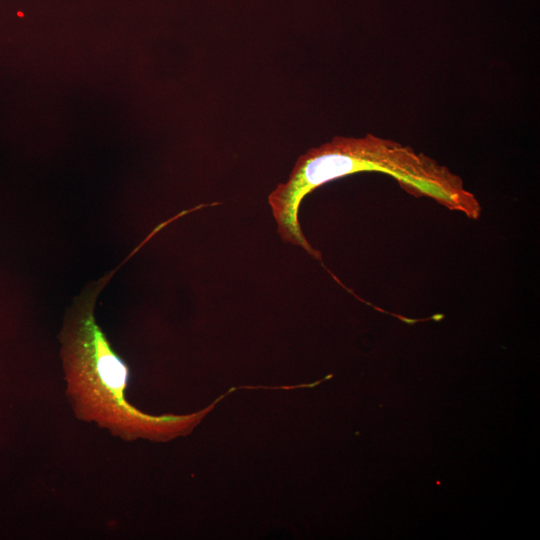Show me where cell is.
Segmentation results:
<instances>
[{"instance_id":"7a4b0ae2","label":"cell","mask_w":540,"mask_h":540,"mask_svg":"<svg viewBox=\"0 0 540 540\" xmlns=\"http://www.w3.org/2000/svg\"><path fill=\"white\" fill-rule=\"evenodd\" d=\"M97 292L77 299L60 332L66 394L75 416L125 441L169 440L186 433L202 416L146 414L126 398L129 369L96 321Z\"/></svg>"},{"instance_id":"6da1fadb","label":"cell","mask_w":540,"mask_h":540,"mask_svg":"<svg viewBox=\"0 0 540 540\" xmlns=\"http://www.w3.org/2000/svg\"><path fill=\"white\" fill-rule=\"evenodd\" d=\"M378 172L393 177L408 193L428 197L452 211L477 219L481 206L462 178L435 159L409 146L373 134L334 137L301 155L288 178L269 195L268 202L284 242L302 247L321 261V253L305 238L298 219L305 196L332 180Z\"/></svg>"}]
</instances>
